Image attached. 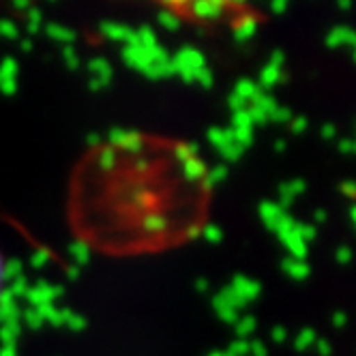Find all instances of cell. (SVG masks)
Returning a JSON list of instances; mask_svg holds the SVG:
<instances>
[{
    "mask_svg": "<svg viewBox=\"0 0 356 356\" xmlns=\"http://www.w3.org/2000/svg\"><path fill=\"white\" fill-rule=\"evenodd\" d=\"M211 200V172L191 144L120 131L73 168L67 219L75 238L101 256H155L202 232Z\"/></svg>",
    "mask_w": 356,
    "mask_h": 356,
    "instance_id": "obj_1",
    "label": "cell"
},
{
    "mask_svg": "<svg viewBox=\"0 0 356 356\" xmlns=\"http://www.w3.org/2000/svg\"><path fill=\"white\" fill-rule=\"evenodd\" d=\"M172 13H183L181 19L197 24L207 29H245L256 24V11L245 5H232V3H204V5H174L165 7Z\"/></svg>",
    "mask_w": 356,
    "mask_h": 356,
    "instance_id": "obj_2",
    "label": "cell"
},
{
    "mask_svg": "<svg viewBox=\"0 0 356 356\" xmlns=\"http://www.w3.org/2000/svg\"><path fill=\"white\" fill-rule=\"evenodd\" d=\"M0 288H3V258H0Z\"/></svg>",
    "mask_w": 356,
    "mask_h": 356,
    "instance_id": "obj_3",
    "label": "cell"
}]
</instances>
